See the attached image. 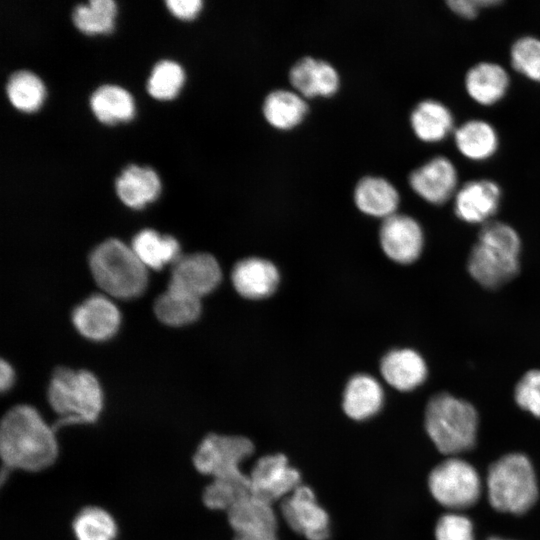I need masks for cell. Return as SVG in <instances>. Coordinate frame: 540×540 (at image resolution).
<instances>
[{
    "label": "cell",
    "instance_id": "1",
    "mask_svg": "<svg viewBox=\"0 0 540 540\" xmlns=\"http://www.w3.org/2000/svg\"><path fill=\"white\" fill-rule=\"evenodd\" d=\"M0 454L7 468L44 470L58 455L55 432L34 407L14 406L1 421Z\"/></svg>",
    "mask_w": 540,
    "mask_h": 540
},
{
    "label": "cell",
    "instance_id": "2",
    "mask_svg": "<svg viewBox=\"0 0 540 540\" xmlns=\"http://www.w3.org/2000/svg\"><path fill=\"white\" fill-rule=\"evenodd\" d=\"M521 241L508 224L491 221L483 225L468 258V271L479 284L497 288L519 271Z\"/></svg>",
    "mask_w": 540,
    "mask_h": 540
},
{
    "label": "cell",
    "instance_id": "3",
    "mask_svg": "<svg viewBox=\"0 0 540 540\" xmlns=\"http://www.w3.org/2000/svg\"><path fill=\"white\" fill-rule=\"evenodd\" d=\"M89 266L95 282L109 296L132 299L147 287V268L121 240L107 239L95 247Z\"/></svg>",
    "mask_w": 540,
    "mask_h": 540
},
{
    "label": "cell",
    "instance_id": "4",
    "mask_svg": "<svg viewBox=\"0 0 540 540\" xmlns=\"http://www.w3.org/2000/svg\"><path fill=\"white\" fill-rule=\"evenodd\" d=\"M478 415L468 402L448 393L433 396L425 410V428L436 448L453 455L473 447Z\"/></svg>",
    "mask_w": 540,
    "mask_h": 540
},
{
    "label": "cell",
    "instance_id": "5",
    "mask_svg": "<svg viewBox=\"0 0 540 540\" xmlns=\"http://www.w3.org/2000/svg\"><path fill=\"white\" fill-rule=\"evenodd\" d=\"M48 401L61 425L93 423L103 408V392L87 370L57 368L48 387Z\"/></svg>",
    "mask_w": 540,
    "mask_h": 540
},
{
    "label": "cell",
    "instance_id": "6",
    "mask_svg": "<svg viewBox=\"0 0 540 540\" xmlns=\"http://www.w3.org/2000/svg\"><path fill=\"white\" fill-rule=\"evenodd\" d=\"M487 486L490 504L504 513L523 514L538 497L531 462L520 453L505 455L494 462L488 470Z\"/></svg>",
    "mask_w": 540,
    "mask_h": 540
},
{
    "label": "cell",
    "instance_id": "7",
    "mask_svg": "<svg viewBox=\"0 0 540 540\" xmlns=\"http://www.w3.org/2000/svg\"><path fill=\"white\" fill-rule=\"evenodd\" d=\"M253 451L254 445L246 437L209 434L197 447L193 463L198 472L213 479H241L248 474L240 465Z\"/></svg>",
    "mask_w": 540,
    "mask_h": 540
},
{
    "label": "cell",
    "instance_id": "8",
    "mask_svg": "<svg viewBox=\"0 0 540 540\" xmlns=\"http://www.w3.org/2000/svg\"><path fill=\"white\" fill-rule=\"evenodd\" d=\"M435 500L450 509L474 505L481 494V482L475 468L468 462L449 458L439 463L428 478Z\"/></svg>",
    "mask_w": 540,
    "mask_h": 540
},
{
    "label": "cell",
    "instance_id": "9",
    "mask_svg": "<svg viewBox=\"0 0 540 540\" xmlns=\"http://www.w3.org/2000/svg\"><path fill=\"white\" fill-rule=\"evenodd\" d=\"M248 476L250 494L270 504L291 494L301 480L300 473L280 453L259 458Z\"/></svg>",
    "mask_w": 540,
    "mask_h": 540
},
{
    "label": "cell",
    "instance_id": "10",
    "mask_svg": "<svg viewBox=\"0 0 540 540\" xmlns=\"http://www.w3.org/2000/svg\"><path fill=\"white\" fill-rule=\"evenodd\" d=\"M281 512L290 528L302 534L306 539H328V514L317 503L315 495L309 487L300 485L282 499Z\"/></svg>",
    "mask_w": 540,
    "mask_h": 540
},
{
    "label": "cell",
    "instance_id": "11",
    "mask_svg": "<svg viewBox=\"0 0 540 540\" xmlns=\"http://www.w3.org/2000/svg\"><path fill=\"white\" fill-rule=\"evenodd\" d=\"M379 240L385 255L399 264L416 261L424 246V234L420 224L413 217L399 213L383 220Z\"/></svg>",
    "mask_w": 540,
    "mask_h": 540
},
{
    "label": "cell",
    "instance_id": "12",
    "mask_svg": "<svg viewBox=\"0 0 540 540\" xmlns=\"http://www.w3.org/2000/svg\"><path fill=\"white\" fill-rule=\"evenodd\" d=\"M222 279L221 267L208 253L180 256L173 264L168 287L201 297L214 291Z\"/></svg>",
    "mask_w": 540,
    "mask_h": 540
},
{
    "label": "cell",
    "instance_id": "13",
    "mask_svg": "<svg viewBox=\"0 0 540 540\" xmlns=\"http://www.w3.org/2000/svg\"><path fill=\"white\" fill-rule=\"evenodd\" d=\"M409 185L423 200L441 205L458 190V172L446 156H435L415 168L409 175Z\"/></svg>",
    "mask_w": 540,
    "mask_h": 540
},
{
    "label": "cell",
    "instance_id": "14",
    "mask_svg": "<svg viewBox=\"0 0 540 540\" xmlns=\"http://www.w3.org/2000/svg\"><path fill=\"white\" fill-rule=\"evenodd\" d=\"M502 191L491 179H473L465 182L454 195V212L470 224L488 223L497 212Z\"/></svg>",
    "mask_w": 540,
    "mask_h": 540
},
{
    "label": "cell",
    "instance_id": "15",
    "mask_svg": "<svg viewBox=\"0 0 540 540\" xmlns=\"http://www.w3.org/2000/svg\"><path fill=\"white\" fill-rule=\"evenodd\" d=\"M76 330L92 341H105L113 337L121 323V313L115 303L105 295L95 294L79 304L72 312Z\"/></svg>",
    "mask_w": 540,
    "mask_h": 540
},
{
    "label": "cell",
    "instance_id": "16",
    "mask_svg": "<svg viewBox=\"0 0 540 540\" xmlns=\"http://www.w3.org/2000/svg\"><path fill=\"white\" fill-rule=\"evenodd\" d=\"M280 280L277 267L269 260L249 257L235 264L231 281L237 293L250 300L271 296Z\"/></svg>",
    "mask_w": 540,
    "mask_h": 540
},
{
    "label": "cell",
    "instance_id": "17",
    "mask_svg": "<svg viewBox=\"0 0 540 540\" xmlns=\"http://www.w3.org/2000/svg\"><path fill=\"white\" fill-rule=\"evenodd\" d=\"M289 79L296 92L304 98L333 95L340 84L334 66L309 56L301 58L291 67Z\"/></svg>",
    "mask_w": 540,
    "mask_h": 540
},
{
    "label": "cell",
    "instance_id": "18",
    "mask_svg": "<svg viewBox=\"0 0 540 540\" xmlns=\"http://www.w3.org/2000/svg\"><path fill=\"white\" fill-rule=\"evenodd\" d=\"M510 86V77L499 63L481 61L471 66L464 77L468 96L476 103L490 106L501 101Z\"/></svg>",
    "mask_w": 540,
    "mask_h": 540
},
{
    "label": "cell",
    "instance_id": "19",
    "mask_svg": "<svg viewBox=\"0 0 540 540\" xmlns=\"http://www.w3.org/2000/svg\"><path fill=\"white\" fill-rule=\"evenodd\" d=\"M380 372L384 380L399 391H411L427 377V365L415 350L399 348L389 351L381 360Z\"/></svg>",
    "mask_w": 540,
    "mask_h": 540
},
{
    "label": "cell",
    "instance_id": "20",
    "mask_svg": "<svg viewBox=\"0 0 540 540\" xmlns=\"http://www.w3.org/2000/svg\"><path fill=\"white\" fill-rule=\"evenodd\" d=\"M160 180L156 172L146 166L130 164L115 179V191L119 199L133 209L143 208L154 201L160 193Z\"/></svg>",
    "mask_w": 540,
    "mask_h": 540
},
{
    "label": "cell",
    "instance_id": "21",
    "mask_svg": "<svg viewBox=\"0 0 540 540\" xmlns=\"http://www.w3.org/2000/svg\"><path fill=\"white\" fill-rule=\"evenodd\" d=\"M354 202L361 212L384 220L397 213L400 196L387 179L365 176L355 186Z\"/></svg>",
    "mask_w": 540,
    "mask_h": 540
},
{
    "label": "cell",
    "instance_id": "22",
    "mask_svg": "<svg viewBox=\"0 0 540 540\" xmlns=\"http://www.w3.org/2000/svg\"><path fill=\"white\" fill-rule=\"evenodd\" d=\"M410 125L417 138L426 143L441 142L455 130L452 111L435 99H425L415 105Z\"/></svg>",
    "mask_w": 540,
    "mask_h": 540
},
{
    "label": "cell",
    "instance_id": "23",
    "mask_svg": "<svg viewBox=\"0 0 540 540\" xmlns=\"http://www.w3.org/2000/svg\"><path fill=\"white\" fill-rule=\"evenodd\" d=\"M384 391L373 376L357 374L347 382L343 410L351 419L362 421L377 414L383 406Z\"/></svg>",
    "mask_w": 540,
    "mask_h": 540
},
{
    "label": "cell",
    "instance_id": "24",
    "mask_svg": "<svg viewBox=\"0 0 540 540\" xmlns=\"http://www.w3.org/2000/svg\"><path fill=\"white\" fill-rule=\"evenodd\" d=\"M459 153L472 161H484L498 150L499 136L495 127L483 119H469L453 132Z\"/></svg>",
    "mask_w": 540,
    "mask_h": 540
},
{
    "label": "cell",
    "instance_id": "25",
    "mask_svg": "<svg viewBox=\"0 0 540 540\" xmlns=\"http://www.w3.org/2000/svg\"><path fill=\"white\" fill-rule=\"evenodd\" d=\"M227 515L234 533L277 531V517L272 504L251 494L237 501Z\"/></svg>",
    "mask_w": 540,
    "mask_h": 540
},
{
    "label": "cell",
    "instance_id": "26",
    "mask_svg": "<svg viewBox=\"0 0 540 540\" xmlns=\"http://www.w3.org/2000/svg\"><path fill=\"white\" fill-rule=\"evenodd\" d=\"M131 248L147 269L160 270L167 264H174L181 256L180 245L174 237L152 229L139 231Z\"/></svg>",
    "mask_w": 540,
    "mask_h": 540
},
{
    "label": "cell",
    "instance_id": "27",
    "mask_svg": "<svg viewBox=\"0 0 540 540\" xmlns=\"http://www.w3.org/2000/svg\"><path fill=\"white\" fill-rule=\"evenodd\" d=\"M89 106L94 116L104 124L128 121L135 112L130 93L113 84L97 87L90 95Z\"/></svg>",
    "mask_w": 540,
    "mask_h": 540
},
{
    "label": "cell",
    "instance_id": "28",
    "mask_svg": "<svg viewBox=\"0 0 540 540\" xmlns=\"http://www.w3.org/2000/svg\"><path fill=\"white\" fill-rule=\"evenodd\" d=\"M308 104L296 91L277 89L264 99L263 114L275 128L287 130L297 126L305 117Z\"/></svg>",
    "mask_w": 540,
    "mask_h": 540
},
{
    "label": "cell",
    "instance_id": "29",
    "mask_svg": "<svg viewBox=\"0 0 540 540\" xmlns=\"http://www.w3.org/2000/svg\"><path fill=\"white\" fill-rule=\"evenodd\" d=\"M154 312L159 321L168 326L191 324L201 314V299L178 289L168 287L157 297Z\"/></svg>",
    "mask_w": 540,
    "mask_h": 540
},
{
    "label": "cell",
    "instance_id": "30",
    "mask_svg": "<svg viewBox=\"0 0 540 540\" xmlns=\"http://www.w3.org/2000/svg\"><path fill=\"white\" fill-rule=\"evenodd\" d=\"M5 90L12 106L22 112L36 111L45 97V87L41 79L28 70H18L10 74Z\"/></svg>",
    "mask_w": 540,
    "mask_h": 540
},
{
    "label": "cell",
    "instance_id": "31",
    "mask_svg": "<svg viewBox=\"0 0 540 540\" xmlns=\"http://www.w3.org/2000/svg\"><path fill=\"white\" fill-rule=\"evenodd\" d=\"M72 529L76 540H115L117 524L112 515L97 506H87L75 516Z\"/></svg>",
    "mask_w": 540,
    "mask_h": 540
},
{
    "label": "cell",
    "instance_id": "32",
    "mask_svg": "<svg viewBox=\"0 0 540 540\" xmlns=\"http://www.w3.org/2000/svg\"><path fill=\"white\" fill-rule=\"evenodd\" d=\"M115 14L113 0H90L74 7L72 21L85 34L107 33L113 28Z\"/></svg>",
    "mask_w": 540,
    "mask_h": 540
},
{
    "label": "cell",
    "instance_id": "33",
    "mask_svg": "<svg viewBox=\"0 0 540 540\" xmlns=\"http://www.w3.org/2000/svg\"><path fill=\"white\" fill-rule=\"evenodd\" d=\"M184 71L175 61L160 60L152 67L146 82L150 96L159 100H168L176 96L184 82Z\"/></svg>",
    "mask_w": 540,
    "mask_h": 540
},
{
    "label": "cell",
    "instance_id": "34",
    "mask_svg": "<svg viewBox=\"0 0 540 540\" xmlns=\"http://www.w3.org/2000/svg\"><path fill=\"white\" fill-rule=\"evenodd\" d=\"M250 495L247 475L241 479H213L202 494L205 506L213 510L228 511L237 501Z\"/></svg>",
    "mask_w": 540,
    "mask_h": 540
},
{
    "label": "cell",
    "instance_id": "35",
    "mask_svg": "<svg viewBox=\"0 0 540 540\" xmlns=\"http://www.w3.org/2000/svg\"><path fill=\"white\" fill-rule=\"evenodd\" d=\"M512 67L534 82H540V38L526 35L516 39L510 48Z\"/></svg>",
    "mask_w": 540,
    "mask_h": 540
},
{
    "label": "cell",
    "instance_id": "36",
    "mask_svg": "<svg viewBox=\"0 0 540 540\" xmlns=\"http://www.w3.org/2000/svg\"><path fill=\"white\" fill-rule=\"evenodd\" d=\"M514 397L520 408L540 418V370L523 375L515 387Z\"/></svg>",
    "mask_w": 540,
    "mask_h": 540
},
{
    "label": "cell",
    "instance_id": "37",
    "mask_svg": "<svg viewBox=\"0 0 540 540\" xmlns=\"http://www.w3.org/2000/svg\"><path fill=\"white\" fill-rule=\"evenodd\" d=\"M435 538L436 540H475L472 522L460 514H446L439 518L436 524Z\"/></svg>",
    "mask_w": 540,
    "mask_h": 540
},
{
    "label": "cell",
    "instance_id": "38",
    "mask_svg": "<svg viewBox=\"0 0 540 540\" xmlns=\"http://www.w3.org/2000/svg\"><path fill=\"white\" fill-rule=\"evenodd\" d=\"M501 3L499 0H450L447 1L449 9L456 15L473 19L481 8H487Z\"/></svg>",
    "mask_w": 540,
    "mask_h": 540
},
{
    "label": "cell",
    "instance_id": "39",
    "mask_svg": "<svg viewBox=\"0 0 540 540\" xmlns=\"http://www.w3.org/2000/svg\"><path fill=\"white\" fill-rule=\"evenodd\" d=\"M165 4L174 16L184 20L194 18L202 7L201 0H166Z\"/></svg>",
    "mask_w": 540,
    "mask_h": 540
},
{
    "label": "cell",
    "instance_id": "40",
    "mask_svg": "<svg viewBox=\"0 0 540 540\" xmlns=\"http://www.w3.org/2000/svg\"><path fill=\"white\" fill-rule=\"evenodd\" d=\"M15 381V373L12 366L5 361L1 360L0 365V387L2 392L9 390Z\"/></svg>",
    "mask_w": 540,
    "mask_h": 540
},
{
    "label": "cell",
    "instance_id": "41",
    "mask_svg": "<svg viewBox=\"0 0 540 540\" xmlns=\"http://www.w3.org/2000/svg\"><path fill=\"white\" fill-rule=\"evenodd\" d=\"M233 540H278L276 532L235 533Z\"/></svg>",
    "mask_w": 540,
    "mask_h": 540
},
{
    "label": "cell",
    "instance_id": "42",
    "mask_svg": "<svg viewBox=\"0 0 540 540\" xmlns=\"http://www.w3.org/2000/svg\"><path fill=\"white\" fill-rule=\"evenodd\" d=\"M488 540H506V539H502V538H498V537H491Z\"/></svg>",
    "mask_w": 540,
    "mask_h": 540
}]
</instances>
